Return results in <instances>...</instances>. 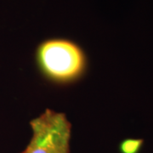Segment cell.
Wrapping results in <instances>:
<instances>
[{"label":"cell","instance_id":"6da1fadb","mask_svg":"<svg viewBox=\"0 0 153 153\" xmlns=\"http://www.w3.org/2000/svg\"><path fill=\"white\" fill-rule=\"evenodd\" d=\"M37 60L43 73L58 82L76 80L85 69V55L73 41L66 38H50L38 45Z\"/></svg>","mask_w":153,"mask_h":153},{"label":"cell","instance_id":"7a4b0ae2","mask_svg":"<svg viewBox=\"0 0 153 153\" xmlns=\"http://www.w3.org/2000/svg\"><path fill=\"white\" fill-rule=\"evenodd\" d=\"M30 126L33 136L21 153H70L71 124L65 113L45 110Z\"/></svg>","mask_w":153,"mask_h":153},{"label":"cell","instance_id":"3957f363","mask_svg":"<svg viewBox=\"0 0 153 153\" xmlns=\"http://www.w3.org/2000/svg\"><path fill=\"white\" fill-rule=\"evenodd\" d=\"M144 145L143 139L127 138L122 140L119 144L120 153H140Z\"/></svg>","mask_w":153,"mask_h":153}]
</instances>
